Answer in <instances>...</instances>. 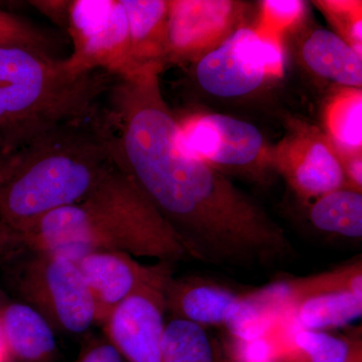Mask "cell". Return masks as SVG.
Masks as SVG:
<instances>
[{"mask_svg": "<svg viewBox=\"0 0 362 362\" xmlns=\"http://www.w3.org/2000/svg\"><path fill=\"white\" fill-rule=\"evenodd\" d=\"M30 255L16 272L21 296L54 330L85 332L96 321V308L77 263L52 252Z\"/></svg>", "mask_w": 362, "mask_h": 362, "instance_id": "obj_6", "label": "cell"}, {"mask_svg": "<svg viewBox=\"0 0 362 362\" xmlns=\"http://www.w3.org/2000/svg\"><path fill=\"white\" fill-rule=\"evenodd\" d=\"M113 163L103 110L21 150L0 168V249L45 214L84 201Z\"/></svg>", "mask_w": 362, "mask_h": 362, "instance_id": "obj_2", "label": "cell"}, {"mask_svg": "<svg viewBox=\"0 0 362 362\" xmlns=\"http://www.w3.org/2000/svg\"><path fill=\"white\" fill-rule=\"evenodd\" d=\"M194 66L195 81L207 94L250 96L284 77V42L267 39L254 25L242 26Z\"/></svg>", "mask_w": 362, "mask_h": 362, "instance_id": "obj_5", "label": "cell"}, {"mask_svg": "<svg viewBox=\"0 0 362 362\" xmlns=\"http://www.w3.org/2000/svg\"><path fill=\"white\" fill-rule=\"evenodd\" d=\"M11 359V354H9L6 338H4L1 325H0V362H9Z\"/></svg>", "mask_w": 362, "mask_h": 362, "instance_id": "obj_31", "label": "cell"}, {"mask_svg": "<svg viewBox=\"0 0 362 362\" xmlns=\"http://www.w3.org/2000/svg\"><path fill=\"white\" fill-rule=\"evenodd\" d=\"M45 252L77 262L95 252H122L175 264L194 259L115 160L84 201L45 214L37 226Z\"/></svg>", "mask_w": 362, "mask_h": 362, "instance_id": "obj_3", "label": "cell"}, {"mask_svg": "<svg viewBox=\"0 0 362 362\" xmlns=\"http://www.w3.org/2000/svg\"><path fill=\"white\" fill-rule=\"evenodd\" d=\"M259 6L254 28L263 37L279 42H284L286 35L301 25L307 8L301 0H263Z\"/></svg>", "mask_w": 362, "mask_h": 362, "instance_id": "obj_25", "label": "cell"}, {"mask_svg": "<svg viewBox=\"0 0 362 362\" xmlns=\"http://www.w3.org/2000/svg\"><path fill=\"white\" fill-rule=\"evenodd\" d=\"M299 57L314 76L338 87H362V54L337 33L317 28L305 33L299 45Z\"/></svg>", "mask_w": 362, "mask_h": 362, "instance_id": "obj_16", "label": "cell"}, {"mask_svg": "<svg viewBox=\"0 0 362 362\" xmlns=\"http://www.w3.org/2000/svg\"><path fill=\"white\" fill-rule=\"evenodd\" d=\"M76 263L89 286L96 321L100 323H104L116 306L140 288L168 283L173 278V263L142 265L122 252H90Z\"/></svg>", "mask_w": 362, "mask_h": 362, "instance_id": "obj_12", "label": "cell"}, {"mask_svg": "<svg viewBox=\"0 0 362 362\" xmlns=\"http://www.w3.org/2000/svg\"><path fill=\"white\" fill-rule=\"evenodd\" d=\"M292 305L287 281L243 294L223 323L235 340L250 341L266 337L290 320Z\"/></svg>", "mask_w": 362, "mask_h": 362, "instance_id": "obj_15", "label": "cell"}, {"mask_svg": "<svg viewBox=\"0 0 362 362\" xmlns=\"http://www.w3.org/2000/svg\"><path fill=\"white\" fill-rule=\"evenodd\" d=\"M351 340L292 326L279 342L274 362H345Z\"/></svg>", "mask_w": 362, "mask_h": 362, "instance_id": "obj_21", "label": "cell"}, {"mask_svg": "<svg viewBox=\"0 0 362 362\" xmlns=\"http://www.w3.org/2000/svg\"><path fill=\"white\" fill-rule=\"evenodd\" d=\"M66 40L16 14L0 9V49L30 52L42 58L64 59Z\"/></svg>", "mask_w": 362, "mask_h": 362, "instance_id": "obj_22", "label": "cell"}, {"mask_svg": "<svg viewBox=\"0 0 362 362\" xmlns=\"http://www.w3.org/2000/svg\"><path fill=\"white\" fill-rule=\"evenodd\" d=\"M0 325L11 358L21 362L49 361L56 351L54 328L28 304L14 303L0 313Z\"/></svg>", "mask_w": 362, "mask_h": 362, "instance_id": "obj_17", "label": "cell"}, {"mask_svg": "<svg viewBox=\"0 0 362 362\" xmlns=\"http://www.w3.org/2000/svg\"><path fill=\"white\" fill-rule=\"evenodd\" d=\"M116 80L74 73L65 59L0 49V168L49 131L99 115Z\"/></svg>", "mask_w": 362, "mask_h": 362, "instance_id": "obj_4", "label": "cell"}, {"mask_svg": "<svg viewBox=\"0 0 362 362\" xmlns=\"http://www.w3.org/2000/svg\"><path fill=\"white\" fill-rule=\"evenodd\" d=\"M157 71L117 78L103 109L114 160L185 243L194 259L255 267L295 256L284 228L185 146Z\"/></svg>", "mask_w": 362, "mask_h": 362, "instance_id": "obj_1", "label": "cell"}, {"mask_svg": "<svg viewBox=\"0 0 362 362\" xmlns=\"http://www.w3.org/2000/svg\"><path fill=\"white\" fill-rule=\"evenodd\" d=\"M345 362H362V344L359 339H351L349 357Z\"/></svg>", "mask_w": 362, "mask_h": 362, "instance_id": "obj_30", "label": "cell"}, {"mask_svg": "<svg viewBox=\"0 0 362 362\" xmlns=\"http://www.w3.org/2000/svg\"><path fill=\"white\" fill-rule=\"evenodd\" d=\"M122 359L110 343H102L88 350L78 362H119Z\"/></svg>", "mask_w": 362, "mask_h": 362, "instance_id": "obj_29", "label": "cell"}, {"mask_svg": "<svg viewBox=\"0 0 362 362\" xmlns=\"http://www.w3.org/2000/svg\"><path fill=\"white\" fill-rule=\"evenodd\" d=\"M287 133L272 146L273 170L280 173L302 201L346 187L340 156L328 136L315 126L289 119Z\"/></svg>", "mask_w": 362, "mask_h": 362, "instance_id": "obj_9", "label": "cell"}, {"mask_svg": "<svg viewBox=\"0 0 362 362\" xmlns=\"http://www.w3.org/2000/svg\"><path fill=\"white\" fill-rule=\"evenodd\" d=\"M119 362H126V361H124L123 359H121V361Z\"/></svg>", "mask_w": 362, "mask_h": 362, "instance_id": "obj_32", "label": "cell"}, {"mask_svg": "<svg viewBox=\"0 0 362 362\" xmlns=\"http://www.w3.org/2000/svg\"><path fill=\"white\" fill-rule=\"evenodd\" d=\"M240 293L201 277L171 279L166 286V311L173 318L197 325H223Z\"/></svg>", "mask_w": 362, "mask_h": 362, "instance_id": "obj_14", "label": "cell"}, {"mask_svg": "<svg viewBox=\"0 0 362 362\" xmlns=\"http://www.w3.org/2000/svg\"><path fill=\"white\" fill-rule=\"evenodd\" d=\"M331 23L337 35L362 54V2L357 0L313 1Z\"/></svg>", "mask_w": 362, "mask_h": 362, "instance_id": "obj_26", "label": "cell"}, {"mask_svg": "<svg viewBox=\"0 0 362 362\" xmlns=\"http://www.w3.org/2000/svg\"><path fill=\"white\" fill-rule=\"evenodd\" d=\"M250 4L237 0H170L168 63L194 65L250 25Z\"/></svg>", "mask_w": 362, "mask_h": 362, "instance_id": "obj_10", "label": "cell"}, {"mask_svg": "<svg viewBox=\"0 0 362 362\" xmlns=\"http://www.w3.org/2000/svg\"><path fill=\"white\" fill-rule=\"evenodd\" d=\"M287 282L292 308L305 298L327 293L349 292L362 298L361 259L334 270Z\"/></svg>", "mask_w": 362, "mask_h": 362, "instance_id": "obj_24", "label": "cell"}, {"mask_svg": "<svg viewBox=\"0 0 362 362\" xmlns=\"http://www.w3.org/2000/svg\"><path fill=\"white\" fill-rule=\"evenodd\" d=\"M185 146L218 169L266 183L273 173L271 145L261 131L225 114L194 112L177 118Z\"/></svg>", "mask_w": 362, "mask_h": 362, "instance_id": "obj_8", "label": "cell"}, {"mask_svg": "<svg viewBox=\"0 0 362 362\" xmlns=\"http://www.w3.org/2000/svg\"><path fill=\"white\" fill-rule=\"evenodd\" d=\"M309 218L317 230L349 239L362 238V192L338 188L310 202Z\"/></svg>", "mask_w": 362, "mask_h": 362, "instance_id": "obj_19", "label": "cell"}, {"mask_svg": "<svg viewBox=\"0 0 362 362\" xmlns=\"http://www.w3.org/2000/svg\"><path fill=\"white\" fill-rule=\"evenodd\" d=\"M362 90L338 87L326 101L323 122L326 135L339 153L362 152Z\"/></svg>", "mask_w": 362, "mask_h": 362, "instance_id": "obj_18", "label": "cell"}, {"mask_svg": "<svg viewBox=\"0 0 362 362\" xmlns=\"http://www.w3.org/2000/svg\"><path fill=\"white\" fill-rule=\"evenodd\" d=\"M66 30L73 51L65 62L74 73L102 71L117 78L140 75L131 58L127 16L121 0L70 1Z\"/></svg>", "mask_w": 362, "mask_h": 362, "instance_id": "obj_7", "label": "cell"}, {"mask_svg": "<svg viewBox=\"0 0 362 362\" xmlns=\"http://www.w3.org/2000/svg\"><path fill=\"white\" fill-rule=\"evenodd\" d=\"M362 314V298L349 292L305 298L293 306L290 320L298 328L321 331L346 325Z\"/></svg>", "mask_w": 362, "mask_h": 362, "instance_id": "obj_20", "label": "cell"}, {"mask_svg": "<svg viewBox=\"0 0 362 362\" xmlns=\"http://www.w3.org/2000/svg\"><path fill=\"white\" fill-rule=\"evenodd\" d=\"M168 283L140 288L116 306L103 323L109 343L124 361L161 362Z\"/></svg>", "mask_w": 362, "mask_h": 362, "instance_id": "obj_11", "label": "cell"}, {"mask_svg": "<svg viewBox=\"0 0 362 362\" xmlns=\"http://www.w3.org/2000/svg\"><path fill=\"white\" fill-rule=\"evenodd\" d=\"M161 362H220V359L206 328L173 318L164 331Z\"/></svg>", "mask_w": 362, "mask_h": 362, "instance_id": "obj_23", "label": "cell"}, {"mask_svg": "<svg viewBox=\"0 0 362 362\" xmlns=\"http://www.w3.org/2000/svg\"><path fill=\"white\" fill-rule=\"evenodd\" d=\"M339 156L345 173L346 187L362 192V154L339 153Z\"/></svg>", "mask_w": 362, "mask_h": 362, "instance_id": "obj_27", "label": "cell"}, {"mask_svg": "<svg viewBox=\"0 0 362 362\" xmlns=\"http://www.w3.org/2000/svg\"><path fill=\"white\" fill-rule=\"evenodd\" d=\"M32 4L33 6L42 11V13L49 16L57 25L66 30L70 1H35Z\"/></svg>", "mask_w": 362, "mask_h": 362, "instance_id": "obj_28", "label": "cell"}, {"mask_svg": "<svg viewBox=\"0 0 362 362\" xmlns=\"http://www.w3.org/2000/svg\"><path fill=\"white\" fill-rule=\"evenodd\" d=\"M127 16L131 58L140 74L168 65V0H121Z\"/></svg>", "mask_w": 362, "mask_h": 362, "instance_id": "obj_13", "label": "cell"}]
</instances>
